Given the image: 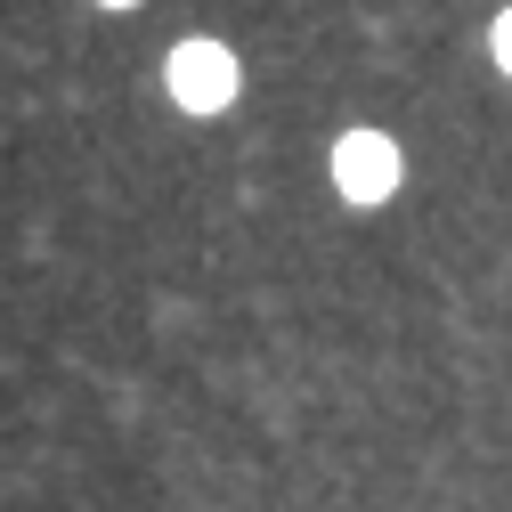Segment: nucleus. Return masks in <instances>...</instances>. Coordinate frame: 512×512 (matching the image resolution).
I'll list each match as a JSON object with an SVG mask.
<instances>
[{
    "instance_id": "f257e3e1",
    "label": "nucleus",
    "mask_w": 512,
    "mask_h": 512,
    "mask_svg": "<svg viewBox=\"0 0 512 512\" xmlns=\"http://www.w3.org/2000/svg\"><path fill=\"white\" fill-rule=\"evenodd\" d=\"M171 98L196 106V114L228 106V98H236V57H228L220 41H179V49H171Z\"/></svg>"
},
{
    "instance_id": "f03ea898",
    "label": "nucleus",
    "mask_w": 512,
    "mask_h": 512,
    "mask_svg": "<svg viewBox=\"0 0 512 512\" xmlns=\"http://www.w3.org/2000/svg\"><path fill=\"white\" fill-rule=\"evenodd\" d=\"M334 179H342V196H350V204H382V196L399 187V155H391V139L350 131V139L334 147Z\"/></svg>"
},
{
    "instance_id": "7ed1b4c3",
    "label": "nucleus",
    "mask_w": 512,
    "mask_h": 512,
    "mask_svg": "<svg viewBox=\"0 0 512 512\" xmlns=\"http://www.w3.org/2000/svg\"><path fill=\"white\" fill-rule=\"evenodd\" d=\"M496 66H504V74H512V9H504V17H496Z\"/></svg>"
}]
</instances>
